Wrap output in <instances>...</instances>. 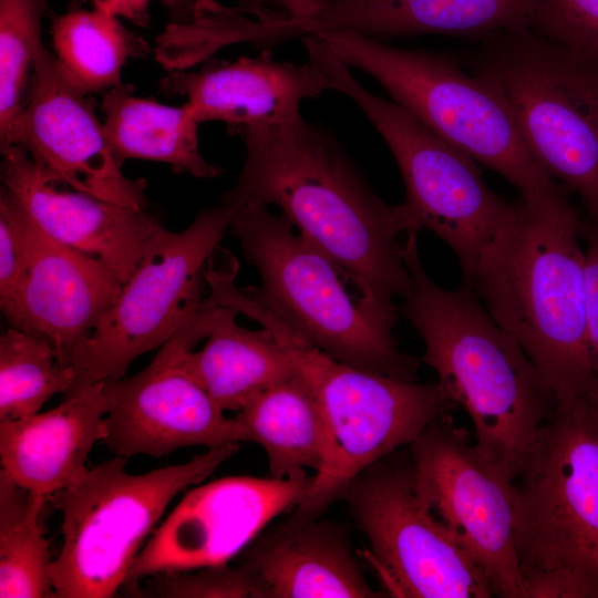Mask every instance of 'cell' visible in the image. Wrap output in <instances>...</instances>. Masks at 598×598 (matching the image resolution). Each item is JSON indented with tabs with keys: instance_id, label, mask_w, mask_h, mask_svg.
Masks as SVG:
<instances>
[{
	"instance_id": "6da1fadb",
	"label": "cell",
	"mask_w": 598,
	"mask_h": 598,
	"mask_svg": "<svg viewBox=\"0 0 598 598\" xmlns=\"http://www.w3.org/2000/svg\"><path fill=\"white\" fill-rule=\"evenodd\" d=\"M246 145L236 184L221 203L276 205L369 299L395 306L411 286L398 236V205L372 189L330 132L302 115L235 131Z\"/></svg>"
},
{
	"instance_id": "7a4b0ae2",
	"label": "cell",
	"mask_w": 598,
	"mask_h": 598,
	"mask_svg": "<svg viewBox=\"0 0 598 598\" xmlns=\"http://www.w3.org/2000/svg\"><path fill=\"white\" fill-rule=\"evenodd\" d=\"M565 190L520 196L515 217L483 249L467 286L522 346L557 406L597 410L584 221Z\"/></svg>"
},
{
	"instance_id": "3957f363",
	"label": "cell",
	"mask_w": 598,
	"mask_h": 598,
	"mask_svg": "<svg viewBox=\"0 0 598 598\" xmlns=\"http://www.w3.org/2000/svg\"><path fill=\"white\" fill-rule=\"evenodd\" d=\"M406 235L402 256L411 286L399 311L424 341L420 361L435 370L446 395L470 415L481 456L514 482L556 412V396L470 286L447 290L430 278L417 234Z\"/></svg>"
},
{
	"instance_id": "277c9868",
	"label": "cell",
	"mask_w": 598,
	"mask_h": 598,
	"mask_svg": "<svg viewBox=\"0 0 598 598\" xmlns=\"http://www.w3.org/2000/svg\"><path fill=\"white\" fill-rule=\"evenodd\" d=\"M229 231L261 279L243 291L299 341L350 367L417 381L420 360L402 352L393 333L396 306L351 295L353 282L285 215L249 202L236 209Z\"/></svg>"
},
{
	"instance_id": "5b68a950",
	"label": "cell",
	"mask_w": 598,
	"mask_h": 598,
	"mask_svg": "<svg viewBox=\"0 0 598 598\" xmlns=\"http://www.w3.org/2000/svg\"><path fill=\"white\" fill-rule=\"evenodd\" d=\"M526 598H598V411L557 406L513 485Z\"/></svg>"
},
{
	"instance_id": "8992f818",
	"label": "cell",
	"mask_w": 598,
	"mask_h": 598,
	"mask_svg": "<svg viewBox=\"0 0 598 598\" xmlns=\"http://www.w3.org/2000/svg\"><path fill=\"white\" fill-rule=\"evenodd\" d=\"M312 35L347 65L378 80L433 133L501 174L520 196L561 186L533 157L507 99L486 73L470 74L444 52L396 48L351 31Z\"/></svg>"
},
{
	"instance_id": "52a82bcc",
	"label": "cell",
	"mask_w": 598,
	"mask_h": 598,
	"mask_svg": "<svg viewBox=\"0 0 598 598\" xmlns=\"http://www.w3.org/2000/svg\"><path fill=\"white\" fill-rule=\"evenodd\" d=\"M309 61L367 115L403 178L398 205L403 233L429 230L456 256L468 285L483 249L516 215L518 202L493 192L476 161L424 126L409 111L369 92L318 35L302 38Z\"/></svg>"
},
{
	"instance_id": "ba28073f",
	"label": "cell",
	"mask_w": 598,
	"mask_h": 598,
	"mask_svg": "<svg viewBox=\"0 0 598 598\" xmlns=\"http://www.w3.org/2000/svg\"><path fill=\"white\" fill-rule=\"evenodd\" d=\"M212 447L186 463L133 475L127 457L89 470L76 484L48 496L61 512L63 543L50 575L56 598H112L175 496L203 482L239 451Z\"/></svg>"
},
{
	"instance_id": "9c48e42d",
	"label": "cell",
	"mask_w": 598,
	"mask_h": 598,
	"mask_svg": "<svg viewBox=\"0 0 598 598\" xmlns=\"http://www.w3.org/2000/svg\"><path fill=\"white\" fill-rule=\"evenodd\" d=\"M477 70L501 87L533 157L598 219V60L516 30L482 41Z\"/></svg>"
},
{
	"instance_id": "30bf717a",
	"label": "cell",
	"mask_w": 598,
	"mask_h": 598,
	"mask_svg": "<svg viewBox=\"0 0 598 598\" xmlns=\"http://www.w3.org/2000/svg\"><path fill=\"white\" fill-rule=\"evenodd\" d=\"M268 329L291 346L327 426L326 465L289 516L293 519L320 517L360 472L409 446L432 421L456 408L437 381H403L363 371L299 341L277 320Z\"/></svg>"
},
{
	"instance_id": "8fae6325",
	"label": "cell",
	"mask_w": 598,
	"mask_h": 598,
	"mask_svg": "<svg viewBox=\"0 0 598 598\" xmlns=\"http://www.w3.org/2000/svg\"><path fill=\"white\" fill-rule=\"evenodd\" d=\"M236 209L220 202L179 233L155 228L116 299L74 352L75 379L63 399L123 378L136 358L175 336L203 302L206 264Z\"/></svg>"
},
{
	"instance_id": "7c38bea8",
	"label": "cell",
	"mask_w": 598,
	"mask_h": 598,
	"mask_svg": "<svg viewBox=\"0 0 598 598\" xmlns=\"http://www.w3.org/2000/svg\"><path fill=\"white\" fill-rule=\"evenodd\" d=\"M341 498L368 538L373 564L392 596H494L480 565L422 498L409 450L364 468Z\"/></svg>"
},
{
	"instance_id": "4fadbf2b",
	"label": "cell",
	"mask_w": 598,
	"mask_h": 598,
	"mask_svg": "<svg viewBox=\"0 0 598 598\" xmlns=\"http://www.w3.org/2000/svg\"><path fill=\"white\" fill-rule=\"evenodd\" d=\"M417 489L484 571L496 597L526 598L514 538V482L477 452L451 413L408 446Z\"/></svg>"
},
{
	"instance_id": "5bb4252c",
	"label": "cell",
	"mask_w": 598,
	"mask_h": 598,
	"mask_svg": "<svg viewBox=\"0 0 598 598\" xmlns=\"http://www.w3.org/2000/svg\"><path fill=\"white\" fill-rule=\"evenodd\" d=\"M213 308L200 307L138 373L104 382L107 435L114 456H167L186 446L239 442L226 417L183 365L188 350L209 336Z\"/></svg>"
},
{
	"instance_id": "9a60e30c",
	"label": "cell",
	"mask_w": 598,
	"mask_h": 598,
	"mask_svg": "<svg viewBox=\"0 0 598 598\" xmlns=\"http://www.w3.org/2000/svg\"><path fill=\"white\" fill-rule=\"evenodd\" d=\"M64 73L44 45L23 110L0 136L24 150L42 177L76 192L134 207L146 204V181L126 177L114 159L94 101Z\"/></svg>"
},
{
	"instance_id": "2e32d148",
	"label": "cell",
	"mask_w": 598,
	"mask_h": 598,
	"mask_svg": "<svg viewBox=\"0 0 598 598\" xmlns=\"http://www.w3.org/2000/svg\"><path fill=\"white\" fill-rule=\"evenodd\" d=\"M312 481L228 476L189 489L137 554L124 586L229 564L275 517L297 506Z\"/></svg>"
},
{
	"instance_id": "e0dca14e",
	"label": "cell",
	"mask_w": 598,
	"mask_h": 598,
	"mask_svg": "<svg viewBox=\"0 0 598 598\" xmlns=\"http://www.w3.org/2000/svg\"><path fill=\"white\" fill-rule=\"evenodd\" d=\"M0 214L21 240L27 275L12 328L43 340L72 365L76 349L116 299L122 281L103 262L55 240L1 187Z\"/></svg>"
},
{
	"instance_id": "ac0fdd59",
	"label": "cell",
	"mask_w": 598,
	"mask_h": 598,
	"mask_svg": "<svg viewBox=\"0 0 598 598\" xmlns=\"http://www.w3.org/2000/svg\"><path fill=\"white\" fill-rule=\"evenodd\" d=\"M4 187L51 237L112 269L122 283L159 225L143 207L64 192L45 181L24 150L1 147Z\"/></svg>"
},
{
	"instance_id": "d6986e66",
	"label": "cell",
	"mask_w": 598,
	"mask_h": 598,
	"mask_svg": "<svg viewBox=\"0 0 598 598\" xmlns=\"http://www.w3.org/2000/svg\"><path fill=\"white\" fill-rule=\"evenodd\" d=\"M536 0H324L307 19L277 14L276 43L296 37L351 31L378 41L446 34L484 41L503 31L530 30Z\"/></svg>"
},
{
	"instance_id": "ffe728a7",
	"label": "cell",
	"mask_w": 598,
	"mask_h": 598,
	"mask_svg": "<svg viewBox=\"0 0 598 598\" xmlns=\"http://www.w3.org/2000/svg\"><path fill=\"white\" fill-rule=\"evenodd\" d=\"M162 91L187 97L195 118L217 121L234 132L287 122L300 115L301 103L331 90L311 61L280 62L270 51L234 62L206 60L196 72H173L159 81Z\"/></svg>"
},
{
	"instance_id": "44dd1931",
	"label": "cell",
	"mask_w": 598,
	"mask_h": 598,
	"mask_svg": "<svg viewBox=\"0 0 598 598\" xmlns=\"http://www.w3.org/2000/svg\"><path fill=\"white\" fill-rule=\"evenodd\" d=\"M267 598H380L365 580L348 528L291 517L266 527L238 556Z\"/></svg>"
},
{
	"instance_id": "7402d4cb",
	"label": "cell",
	"mask_w": 598,
	"mask_h": 598,
	"mask_svg": "<svg viewBox=\"0 0 598 598\" xmlns=\"http://www.w3.org/2000/svg\"><path fill=\"white\" fill-rule=\"evenodd\" d=\"M104 382L47 412L0 421L1 468L20 486L50 496L89 472V455L107 435Z\"/></svg>"
},
{
	"instance_id": "603a6c76",
	"label": "cell",
	"mask_w": 598,
	"mask_h": 598,
	"mask_svg": "<svg viewBox=\"0 0 598 598\" xmlns=\"http://www.w3.org/2000/svg\"><path fill=\"white\" fill-rule=\"evenodd\" d=\"M212 308L207 341L198 351L188 350L183 365L223 411L238 412L258 393L298 373L290 344L266 327H240L233 308Z\"/></svg>"
},
{
	"instance_id": "cb8c5ba5",
	"label": "cell",
	"mask_w": 598,
	"mask_h": 598,
	"mask_svg": "<svg viewBox=\"0 0 598 598\" xmlns=\"http://www.w3.org/2000/svg\"><path fill=\"white\" fill-rule=\"evenodd\" d=\"M239 442L259 444L276 480L316 474L326 465L327 426L311 386L299 373L255 395L234 416Z\"/></svg>"
},
{
	"instance_id": "d4e9b609",
	"label": "cell",
	"mask_w": 598,
	"mask_h": 598,
	"mask_svg": "<svg viewBox=\"0 0 598 598\" xmlns=\"http://www.w3.org/2000/svg\"><path fill=\"white\" fill-rule=\"evenodd\" d=\"M131 84L121 83L104 95L103 130L116 163L132 158L163 162L174 172L212 179L223 169L199 153L197 127L189 106H168L135 96Z\"/></svg>"
},
{
	"instance_id": "484cf974",
	"label": "cell",
	"mask_w": 598,
	"mask_h": 598,
	"mask_svg": "<svg viewBox=\"0 0 598 598\" xmlns=\"http://www.w3.org/2000/svg\"><path fill=\"white\" fill-rule=\"evenodd\" d=\"M51 22L55 58L66 76L86 94L120 85L127 60L150 52L142 37L116 17L95 9L54 13Z\"/></svg>"
},
{
	"instance_id": "4316f807",
	"label": "cell",
	"mask_w": 598,
	"mask_h": 598,
	"mask_svg": "<svg viewBox=\"0 0 598 598\" xmlns=\"http://www.w3.org/2000/svg\"><path fill=\"white\" fill-rule=\"evenodd\" d=\"M47 502L0 470V598H56L40 519Z\"/></svg>"
},
{
	"instance_id": "83f0119b",
	"label": "cell",
	"mask_w": 598,
	"mask_h": 598,
	"mask_svg": "<svg viewBox=\"0 0 598 598\" xmlns=\"http://www.w3.org/2000/svg\"><path fill=\"white\" fill-rule=\"evenodd\" d=\"M72 365L63 364L41 339L9 327L0 337V421L40 412L56 393L70 390Z\"/></svg>"
},
{
	"instance_id": "f1b7e54d",
	"label": "cell",
	"mask_w": 598,
	"mask_h": 598,
	"mask_svg": "<svg viewBox=\"0 0 598 598\" xmlns=\"http://www.w3.org/2000/svg\"><path fill=\"white\" fill-rule=\"evenodd\" d=\"M48 0H0V136L24 107Z\"/></svg>"
},
{
	"instance_id": "f546056e",
	"label": "cell",
	"mask_w": 598,
	"mask_h": 598,
	"mask_svg": "<svg viewBox=\"0 0 598 598\" xmlns=\"http://www.w3.org/2000/svg\"><path fill=\"white\" fill-rule=\"evenodd\" d=\"M120 594L137 598H267L260 580L240 563L155 574L124 586Z\"/></svg>"
},
{
	"instance_id": "4dcf8cb0",
	"label": "cell",
	"mask_w": 598,
	"mask_h": 598,
	"mask_svg": "<svg viewBox=\"0 0 598 598\" xmlns=\"http://www.w3.org/2000/svg\"><path fill=\"white\" fill-rule=\"evenodd\" d=\"M530 31L598 60V0H536Z\"/></svg>"
},
{
	"instance_id": "1f68e13d",
	"label": "cell",
	"mask_w": 598,
	"mask_h": 598,
	"mask_svg": "<svg viewBox=\"0 0 598 598\" xmlns=\"http://www.w3.org/2000/svg\"><path fill=\"white\" fill-rule=\"evenodd\" d=\"M27 275V259L19 235L0 214V307L10 327L14 324L20 291Z\"/></svg>"
},
{
	"instance_id": "d6a6232c",
	"label": "cell",
	"mask_w": 598,
	"mask_h": 598,
	"mask_svg": "<svg viewBox=\"0 0 598 598\" xmlns=\"http://www.w3.org/2000/svg\"><path fill=\"white\" fill-rule=\"evenodd\" d=\"M584 237H586L587 240V249L585 251L587 331L596 379L598 411V219L584 223Z\"/></svg>"
},
{
	"instance_id": "836d02e7",
	"label": "cell",
	"mask_w": 598,
	"mask_h": 598,
	"mask_svg": "<svg viewBox=\"0 0 598 598\" xmlns=\"http://www.w3.org/2000/svg\"><path fill=\"white\" fill-rule=\"evenodd\" d=\"M93 9L113 17L130 20L136 25L146 27L150 22L151 0H86Z\"/></svg>"
},
{
	"instance_id": "e575fe53",
	"label": "cell",
	"mask_w": 598,
	"mask_h": 598,
	"mask_svg": "<svg viewBox=\"0 0 598 598\" xmlns=\"http://www.w3.org/2000/svg\"><path fill=\"white\" fill-rule=\"evenodd\" d=\"M247 4L260 8L259 4L272 1L279 3L283 14L290 19H307L319 13L324 0H244Z\"/></svg>"
},
{
	"instance_id": "d590c367",
	"label": "cell",
	"mask_w": 598,
	"mask_h": 598,
	"mask_svg": "<svg viewBox=\"0 0 598 598\" xmlns=\"http://www.w3.org/2000/svg\"><path fill=\"white\" fill-rule=\"evenodd\" d=\"M172 23H187L192 20L200 0H162Z\"/></svg>"
}]
</instances>
